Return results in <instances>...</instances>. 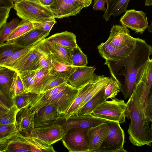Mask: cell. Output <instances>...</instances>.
Here are the masks:
<instances>
[{"label": "cell", "mask_w": 152, "mask_h": 152, "mask_svg": "<svg viewBox=\"0 0 152 152\" xmlns=\"http://www.w3.org/2000/svg\"><path fill=\"white\" fill-rule=\"evenodd\" d=\"M151 54V46L145 40L137 38L135 47L126 58L119 61L106 60L104 64L111 77L118 83L125 99L132 95L139 73Z\"/></svg>", "instance_id": "1"}, {"label": "cell", "mask_w": 152, "mask_h": 152, "mask_svg": "<svg viewBox=\"0 0 152 152\" xmlns=\"http://www.w3.org/2000/svg\"><path fill=\"white\" fill-rule=\"evenodd\" d=\"M126 104V117L131 121L127 131L130 142L135 146H151L152 132L150 126L151 121L145 115L140 94L136 89H134Z\"/></svg>", "instance_id": "2"}, {"label": "cell", "mask_w": 152, "mask_h": 152, "mask_svg": "<svg viewBox=\"0 0 152 152\" xmlns=\"http://www.w3.org/2000/svg\"><path fill=\"white\" fill-rule=\"evenodd\" d=\"M79 89L68 84L61 91L48 97L37 96L29 92L28 105L30 112L35 113L44 106L51 104L55 107L60 114L64 115L74 101Z\"/></svg>", "instance_id": "3"}, {"label": "cell", "mask_w": 152, "mask_h": 152, "mask_svg": "<svg viewBox=\"0 0 152 152\" xmlns=\"http://www.w3.org/2000/svg\"><path fill=\"white\" fill-rule=\"evenodd\" d=\"M1 152H54L52 145L48 146L30 136L23 135L18 130L8 137L0 140Z\"/></svg>", "instance_id": "4"}, {"label": "cell", "mask_w": 152, "mask_h": 152, "mask_svg": "<svg viewBox=\"0 0 152 152\" xmlns=\"http://www.w3.org/2000/svg\"><path fill=\"white\" fill-rule=\"evenodd\" d=\"M13 8L22 20L36 22L54 18L48 7L42 5L39 0H22L15 3Z\"/></svg>", "instance_id": "5"}, {"label": "cell", "mask_w": 152, "mask_h": 152, "mask_svg": "<svg viewBox=\"0 0 152 152\" xmlns=\"http://www.w3.org/2000/svg\"><path fill=\"white\" fill-rule=\"evenodd\" d=\"M126 108L124 100L115 98L106 100L91 114L97 118L123 123L125 122Z\"/></svg>", "instance_id": "6"}, {"label": "cell", "mask_w": 152, "mask_h": 152, "mask_svg": "<svg viewBox=\"0 0 152 152\" xmlns=\"http://www.w3.org/2000/svg\"><path fill=\"white\" fill-rule=\"evenodd\" d=\"M129 32L127 28L123 25H113L107 40L126 57L134 48L137 39L132 37Z\"/></svg>", "instance_id": "7"}, {"label": "cell", "mask_w": 152, "mask_h": 152, "mask_svg": "<svg viewBox=\"0 0 152 152\" xmlns=\"http://www.w3.org/2000/svg\"><path fill=\"white\" fill-rule=\"evenodd\" d=\"M66 134L63 144L69 152H89V138L88 129L65 127Z\"/></svg>", "instance_id": "8"}, {"label": "cell", "mask_w": 152, "mask_h": 152, "mask_svg": "<svg viewBox=\"0 0 152 152\" xmlns=\"http://www.w3.org/2000/svg\"><path fill=\"white\" fill-rule=\"evenodd\" d=\"M108 133L95 152H126L124 149L125 134L120 123L110 121Z\"/></svg>", "instance_id": "9"}, {"label": "cell", "mask_w": 152, "mask_h": 152, "mask_svg": "<svg viewBox=\"0 0 152 152\" xmlns=\"http://www.w3.org/2000/svg\"><path fill=\"white\" fill-rule=\"evenodd\" d=\"M66 132L65 127L57 124L35 127L30 137L50 146L62 139Z\"/></svg>", "instance_id": "10"}, {"label": "cell", "mask_w": 152, "mask_h": 152, "mask_svg": "<svg viewBox=\"0 0 152 152\" xmlns=\"http://www.w3.org/2000/svg\"><path fill=\"white\" fill-rule=\"evenodd\" d=\"M88 7L79 0H54L48 7L54 18H61L75 15L83 8Z\"/></svg>", "instance_id": "11"}, {"label": "cell", "mask_w": 152, "mask_h": 152, "mask_svg": "<svg viewBox=\"0 0 152 152\" xmlns=\"http://www.w3.org/2000/svg\"><path fill=\"white\" fill-rule=\"evenodd\" d=\"M120 22L122 25L141 34L148 26L146 13L134 9L126 10Z\"/></svg>", "instance_id": "12"}, {"label": "cell", "mask_w": 152, "mask_h": 152, "mask_svg": "<svg viewBox=\"0 0 152 152\" xmlns=\"http://www.w3.org/2000/svg\"><path fill=\"white\" fill-rule=\"evenodd\" d=\"M62 115L56 108L49 104L45 105L34 113L35 127L45 126L56 123Z\"/></svg>", "instance_id": "13"}, {"label": "cell", "mask_w": 152, "mask_h": 152, "mask_svg": "<svg viewBox=\"0 0 152 152\" xmlns=\"http://www.w3.org/2000/svg\"><path fill=\"white\" fill-rule=\"evenodd\" d=\"M109 121L96 117L91 114L72 115L66 120L64 126L90 129Z\"/></svg>", "instance_id": "14"}, {"label": "cell", "mask_w": 152, "mask_h": 152, "mask_svg": "<svg viewBox=\"0 0 152 152\" xmlns=\"http://www.w3.org/2000/svg\"><path fill=\"white\" fill-rule=\"evenodd\" d=\"M94 66H78L67 80V83L71 86L80 89L90 81L94 77Z\"/></svg>", "instance_id": "15"}, {"label": "cell", "mask_w": 152, "mask_h": 152, "mask_svg": "<svg viewBox=\"0 0 152 152\" xmlns=\"http://www.w3.org/2000/svg\"><path fill=\"white\" fill-rule=\"evenodd\" d=\"M35 46L32 50L17 61L10 69L18 73L38 69L39 67V58L37 50Z\"/></svg>", "instance_id": "16"}, {"label": "cell", "mask_w": 152, "mask_h": 152, "mask_svg": "<svg viewBox=\"0 0 152 152\" xmlns=\"http://www.w3.org/2000/svg\"><path fill=\"white\" fill-rule=\"evenodd\" d=\"M34 115V113L30 112L28 107L18 111L16 117V125L20 133L30 136L35 128Z\"/></svg>", "instance_id": "17"}, {"label": "cell", "mask_w": 152, "mask_h": 152, "mask_svg": "<svg viewBox=\"0 0 152 152\" xmlns=\"http://www.w3.org/2000/svg\"><path fill=\"white\" fill-rule=\"evenodd\" d=\"M109 130L108 123H104L89 129V152H95L107 135Z\"/></svg>", "instance_id": "18"}, {"label": "cell", "mask_w": 152, "mask_h": 152, "mask_svg": "<svg viewBox=\"0 0 152 152\" xmlns=\"http://www.w3.org/2000/svg\"><path fill=\"white\" fill-rule=\"evenodd\" d=\"M45 41L48 45L56 44L70 49L78 45L76 35L73 33L67 31L54 34L46 38Z\"/></svg>", "instance_id": "19"}, {"label": "cell", "mask_w": 152, "mask_h": 152, "mask_svg": "<svg viewBox=\"0 0 152 152\" xmlns=\"http://www.w3.org/2000/svg\"><path fill=\"white\" fill-rule=\"evenodd\" d=\"M50 32L34 29L21 37L14 42L26 48L33 47L45 40Z\"/></svg>", "instance_id": "20"}, {"label": "cell", "mask_w": 152, "mask_h": 152, "mask_svg": "<svg viewBox=\"0 0 152 152\" xmlns=\"http://www.w3.org/2000/svg\"><path fill=\"white\" fill-rule=\"evenodd\" d=\"M130 0H105L107 7L103 18L107 21L111 15L116 17L126 10Z\"/></svg>", "instance_id": "21"}, {"label": "cell", "mask_w": 152, "mask_h": 152, "mask_svg": "<svg viewBox=\"0 0 152 152\" xmlns=\"http://www.w3.org/2000/svg\"><path fill=\"white\" fill-rule=\"evenodd\" d=\"M47 45L50 49L52 60L72 66L71 49L56 44Z\"/></svg>", "instance_id": "22"}, {"label": "cell", "mask_w": 152, "mask_h": 152, "mask_svg": "<svg viewBox=\"0 0 152 152\" xmlns=\"http://www.w3.org/2000/svg\"><path fill=\"white\" fill-rule=\"evenodd\" d=\"M104 88L91 98L73 115L91 114L100 105L106 100L104 97Z\"/></svg>", "instance_id": "23"}, {"label": "cell", "mask_w": 152, "mask_h": 152, "mask_svg": "<svg viewBox=\"0 0 152 152\" xmlns=\"http://www.w3.org/2000/svg\"><path fill=\"white\" fill-rule=\"evenodd\" d=\"M38 53L39 67L38 69L42 68L50 71L52 68V59L50 48L45 39L35 46Z\"/></svg>", "instance_id": "24"}, {"label": "cell", "mask_w": 152, "mask_h": 152, "mask_svg": "<svg viewBox=\"0 0 152 152\" xmlns=\"http://www.w3.org/2000/svg\"><path fill=\"white\" fill-rule=\"evenodd\" d=\"M38 28L37 22H31L22 20L18 26L7 37L6 41L8 43L14 42L21 37Z\"/></svg>", "instance_id": "25"}, {"label": "cell", "mask_w": 152, "mask_h": 152, "mask_svg": "<svg viewBox=\"0 0 152 152\" xmlns=\"http://www.w3.org/2000/svg\"><path fill=\"white\" fill-rule=\"evenodd\" d=\"M94 77L86 84L79 89L78 92L74 101L66 113L63 115L65 120H67L71 116L74 115L76 112L85 96L92 86Z\"/></svg>", "instance_id": "26"}, {"label": "cell", "mask_w": 152, "mask_h": 152, "mask_svg": "<svg viewBox=\"0 0 152 152\" xmlns=\"http://www.w3.org/2000/svg\"><path fill=\"white\" fill-rule=\"evenodd\" d=\"M97 48L100 54L105 60L119 61L126 58L107 41L98 45Z\"/></svg>", "instance_id": "27"}, {"label": "cell", "mask_w": 152, "mask_h": 152, "mask_svg": "<svg viewBox=\"0 0 152 152\" xmlns=\"http://www.w3.org/2000/svg\"><path fill=\"white\" fill-rule=\"evenodd\" d=\"M52 63V66L50 71V74L67 80L77 67L53 60Z\"/></svg>", "instance_id": "28"}, {"label": "cell", "mask_w": 152, "mask_h": 152, "mask_svg": "<svg viewBox=\"0 0 152 152\" xmlns=\"http://www.w3.org/2000/svg\"><path fill=\"white\" fill-rule=\"evenodd\" d=\"M15 105L14 99L10 92L0 86V115L8 112Z\"/></svg>", "instance_id": "29"}, {"label": "cell", "mask_w": 152, "mask_h": 152, "mask_svg": "<svg viewBox=\"0 0 152 152\" xmlns=\"http://www.w3.org/2000/svg\"><path fill=\"white\" fill-rule=\"evenodd\" d=\"M33 85L29 92L39 94L41 93L42 84L50 73V71L45 68L37 69Z\"/></svg>", "instance_id": "30"}, {"label": "cell", "mask_w": 152, "mask_h": 152, "mask_svg": "<svg viewBox=\"0 0 152 152\" xmlns=\"http://www.w3.org/2000/svg\"><path fill=\"white\" fill-rule=\"evenodd\" d=\"M34 47L22 49L15 52L6 58L0 60V66L11 68L17 61L32 50Z\"/></svg>", "instance_id": "31"}, {"label": "cell", "mask_w": 152, "mask_h": 152, "mask_svg": "<svg viewBox=\"0 0 152 152\" xmlns=\"http://www.w3.org/2000/svg\"><path fill=\"white\" fill-rule=\"evenodd\" d=\"M15 72L12 69L0 66V86L9 90Z\"/></svg>", "instance_id": "32"}, {"label": "cell", "mask_w": 152, "mask_h": 152, "mask_svg": "<svg viewBox=\"0 0 152 152\" xmlns=\"http://www.w3.org/2000/svg\"><path fill=\"white\" fill-rule=\"evenodd\" d=\"M25 48L15 42H4L0 45V60L5 59L15 52Z\"/></svg>", "instance_id": "33"}, {"label": "cell", "mask_w": 152, "mask_h": 152, "mask_svg": "<svg viewBox=\"0 0 152 152\" xmlns=\"http://www.w3.org/2000/svg\"><path fill=\"white\" fill-rule=\"evenodd\" d=\"M71 53L73 66H86L88 64L87 56L78 45L71 50Z\"/></svg>", "instance_id": "34"}, {"label": "cell", "mask_w": 152, "mask_h": 152, "mask_svg": "<svg viewBox=\"0 0 152 152\" xmlns=\"http://www.w3.org/2000/svg\"><path fill=\"white\" fill-rule=\"evenodd\" d=\"M67 80L52 75L49 73L45 79L42 86L41 93H43L54 87L67 83Z\"/></svg>", "instance_id": "35"}, {"label": "cell", "mask_w": 152, "mask_h": 152, "mask_svg": "<svg viewBox=\"0 0 152 152\" xmlns=\"http://www.w3.org/2000/svg\"><path fill=\"white\" fill-rule=\"evenodd\" d=\"M19 23V19L15 18L6 22L0 28V45L4 43L7 37L18 26Z\"/></svg>", "instance_id": "36"}, {"label": "cell", "mask_w": 152, "mask_h": 152, "mask_svg": "<svg viewBox=\"0 0 152 152\" xmlns=\"http://www.w3.org/2000/svg\"><path fill=\"white\" fill-rule=\"evenodd\" d=\"M9 91L13 98L17 96L26 92L25 88L20 75L16 72Z\"/></svg>", "instance_id": "37"}, {"label": "cell", "mask_w": 152, "mask_h": 152, "mask_svg": "<svg viewBox=\"0 0 152 152\" xmlns=\"http://www.w3.org/2000/svg\"><path fill=\"white\" fill-rule=\"evenodd\" d=\"M120 91V86L117 82L112 77L109 78L104 88V97L106 99L115 98Z\"/></svg>", "instance_id": "38"}, {"label": "cell", "mask_w": 152, "mask_h": 152, "mask_svg": "<svg viewBox=\"0 0 152 152\" xmlns=\"http://www.w3.org/2000/svg\"><path fill=\"white\" fill-rule=\"evenodd\" d=\"M19 110L16 106L15 105L8 112L0 115V125L13 124H16V115Z\"/></svg>", "instance_id": "39"}, {"label": "cell", "mask_w": 152, "mask_h": 152, "mask_svg": "<svg viewBox=\"0 0 152 152\" xmlns=\"http://www.w3.org/2000/svg\"><path fill=\"white\" fill-rule=\"evenodd\" d=\"M35 73V71H30L19 73L24 84L26 92H29L33 85Z\"/></svg>", "instance_id": "40"}, {"label": "cell", "mask_w": 152, "mask_h": 152, "mask_svg": "<svg viewBox=\"0 0 152 152\" xmlns=\"http://www.w3.org/2000/svg\"><path fill=\"white\" fill-rule=\"evenodd\" d=\"M18 130L16 124H15L0 125V140L12 135Z\"/></svg>", "instance_id": "41"}, {"label": "cell", "mask_w": 152, "mask_h": 152, "mask_svg": "<svg viewBox=\"0 0 152 152\" xmlns=\"http://www.w3.org/2000/svg\"><path fill=\"white\" fill-rule=\"evenodd\" d=\"M29 96V92H25L17 96L14 98L15 105L19 110L28 106Z\"/></svg>", "instance_id": "42"}, {"label": "cell", "mask_w": 152, "mask_h": 152, "mask_svg": "<svg viewBox=\"0 0 152 152\" xmlns=\"http://www.w3.org/2000/svg\"><path fill=\"white\" fill-rule=\"evenodd\" d=\"M144 110L146 116L152 122V85L147 97Z\"/></svg>", "instance_id": "43"}, {"label": "cell", "mask_w": 152, "mask_h": 152, "mask_svg": "<svg viewBox=\"0 0 152 152\" xmlns=\"http://www.w3.org/2000/svg\"><path fill=\"white\" fill-rule=\"evenodd\" d=\"M68 85V84L66 83L54 87L43 93L39 94L33 93L34 95L37 96L48 97L61 91L66 88Z\"/></svg>", "instance_id": "44"}, {"label": "cell", "mask_w": 152, "mask_h": 152, "mask_svg": "<svg viewBox=\"0 0 152 152\" xmlns=\"http://www.w3.org/2000/svg\"><path fill=\"white\" fill-rule=\"evenodd\" d=\"M55 18L49 19L37 22V29L50 32L54 24L56 23Z\"/></svg>", "instance_id": "45"}, {"label": "cell", "mask_w": 152, "mask_h": 152, "mask_svg": "<svg viewBox=\"0 0 152 152\" xmlns=\"http://www.w3.org/2000/svg\"><path fill=\"white\" fill-rule=\"evenodd\" d=\"M11 9L0 7V28L7 22Z\"/></svg>", "instance_id": "46"}, {"label": "cell", "mask_w": 152, "mask_h": 152, "mask_svg": "<svg viewBox=\"0 0 152 152\" xmlns=\"http://www.w3.org/2000/svg\"><path fill=\"white\" fill-rule=\"evenodd\" d=\"M93 9L96 10L105 11V0H94Z\"/></svg>", "instance_id": "47"}, {"label": "cell", "mask_w": 152, "mask_h": 152, "mask_svg": "<svg viewBox=\"0 0 152 152\" xmlns=\"http://www.w3.org/2000/svg\"><path fill=\"white\" fill-rule=\"evenodd\" d=\"M13 2V0H0V7L11 9L14 7Z\"/></svg>", "instance_id": "48"}, {"label": "cell", "mask_w": 152, "mask_h": 152, "mask_svg": "<svg viewBox=\"0 0 152 152\" xmlns=\"http://www.w3.org/2000/svg\"><path fill=\"white\" fill-rule=\"evenodd\" d=\"M40 3L43 5L49 7L54 2V0H39Z\"/></svg>", "instance_id": "49"}, {"label": "cell", "mask_w": 152, "mask_h": 152, "mask_svg": "<svg viewBox=\"0 0 152 152\" xmlns=\"http://www.w3.org/2000/svg\"><path fill=\"white\" fill-rule=\"evenodd\" d=\"M79 0L83 2L85 4H86L87 5L88 7L91 4L92 2V0Z\"/></svg>", "instance_id": "50"}, {"label": "cell", "mask_w": 152, "mask_h": 152, "mask_svg": "<svg viewBox=\"0 0 152 152\" xmlns=\"http://www.w3.org/2000/svg\"><path fill=\"white\" fill-rule=\"evenodd\" d=\"M145 6H152V0H145Z\"/></svg>", "instance_id": "51"}, {"label": "cell", "mask_w": 152, "mask_h": 152, "mask_svg": "<svg viewBox=\"0 0 152 152\" xmlns=\"http://www.w3.org/2000/svg\"><path fill=\"white\" fill-rule=\"evenodd\" d=\"M148 31L152 33V20L148 28Z\"/></svg>", "instance_id": "52"}, {"label": "cell", "mask_w": 152, "mask_h": 152, "mask_svg": "<svg viewBox=\"0 0 152 152\" xmlns=\"http://www.w3.org/2000/svg\"><path fill=\"white\" fill-rule=\"evenodd\" d=\"M22 0H13L14 2L15 3H18Z\"/></svg>", "instance_id": "53"}]
</instances>
